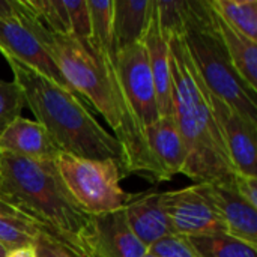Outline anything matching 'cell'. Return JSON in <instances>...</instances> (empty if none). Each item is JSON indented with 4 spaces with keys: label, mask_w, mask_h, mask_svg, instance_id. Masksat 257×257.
I'll return each instance as SVG.
<instances>
[{
    "label": "cell",
    "mask_w": 257,
    "mask_h": 257,
    "mask_svg": "<svg viewBox=\"0 0 257 257\" xmlns=\"http://www.w3.org/2000/svg\"><path fill=\"white\" fill-rule=\"evenodd\" d=\"M166 35L175 119L187 149L182 175L194 184H230L235 169L211 105L209 89L193 62L182 38V29Z\"/></svg>",
    "instance_id": "6da1fadb"
},
{
    "label": "cell",
    "mask_w": 257,
    "mask_h": 257,
    "mask_svg": "<svg viewBox=\"0 0 257 257\" xmlns=\"http://www.w3.org/2000/svg\"><path fill=\"white\" fill-rule=\"evenodd\" d=\"M5 60L12 69L14 83L23 92L24 105L63 154L89 160H113L122 169L123 154L119 142L98 123L80 98L23 63L14 59Z\"/></svg>",
    "instance_id": "7a4b0ae2"
},
{
    "label": "cell",
    "mask_w": 257,
    "mask_h": 257,
    "mask_svg": "<svg viewBox=\"0 0 257 257\" xmlns=\"http://www.w3.org/2000/svg\"><path fill=\"white\" fill-rule=\"evenodd\" d=\"M0 197L81 257L80 235L92 215L72 199L54 161L2 155Z\"/></svg>",
    "instance_id": "3957f363"
},
{
    "label": "cell",
    "mask_w": 257,
    "mask_h": 257,
    "mask_svg": "<svg viewBox=\"0 0 257 257\" xmlns=\"http://www.w3.org/2000/svg\"><path fill=\"white\" fill-rule=\"evenodd\" d=\"M17 18L39 41L57 65L65 81L75 96H83L113 130L119 142L122 136L120 114L113 96L108 74L101 57L87 39H80L72 33H56L45 29L23 5L15 0Z\"/></svg>",
    "instance_id": "277c9868"
},
{
    "label": "cell",
    "mask_w": 257,
    "mask_h": 257,
    "mask_svg": "<svg viewBox=\"0 0 257 257\" xmlns=\"http://www.w3.org/2000/svg\"><path fill=\"white\" fill-rule=\"evenodd\" d=\"M182 38L206 87L257 122L256 92L250 90L235 72L218 35L209 0L182 2Z\"/></svg>",
    "instance_id": "5b68a950"
},
{
    "label": "cell",
    "mask_w": 257,
    "mask_h": 257,
    "mask_svg": "<svg viewBox=\"0 0 257 257\" xmlns=\"http://www.w3.org/2000/svg\"><path fill=\"white\" fill-rule=\"evenodd\" d=\"M54 163L72 199L92 217L119 211L133 197L120 188V167L113 160L60 154Z\"/></svg>",
    "instance_id": "8992f818"
},
{
    "label": "cell",
    "mask_w": 257,
    "mask_h": 257,
    "mask_svg": "<svg viewBox=\"0 0 257 257\" xmlns=\"http://www.w3.org/2000/svg\"><path fill=\"white\" fill-rule=\"evenodd\" d=\"M81 257H143L148 247L131 232L123 208L95 215L80 235Z\"/></svg>",
    "instance_id": "52a82bcc"
},
{
    "label": "cell",
    "mask_w": 257,
    "mask_h": 257,
    "mask_svg": "<svg viewBox=\"0 0 257 257\" xmlns=\"http://www.w3.org/2000/svg\"><path fill=\"white\" fill-rule=\"evenodd\" d=\"M161 206L175 235L190 238L226 233L215 209L200 194L196 184L161 193Z\"/></svg>",
    "instance_id": "ba28073f"
},
{
    "label": "cell",
    "mask_w": 257,
    "mask_h": 257,
    "mask_svg": "<svg viewBox=\"0 0 257 257\" xmlns=\"http://www.w3.org/2000/svg\"><path fill=\"white\" fill-rule=\"evenodd\" d=\"M209 99L235 172L257 178V122L217 98L211 90Z\"/></svg>",
    "instance_id": "9c48e42d"
},
{
    "label": "cell",
    "mask_w": 257,
    "mask_h": 257,
    "mask_svg": "<svg viewBox=\"0 0 257 257\" xmlns=\"http://www.w3.org/2000/svg\"><path fill=\"white\" fill-rule=\"evenodd\" d=\"M0 53L5 59H14L29 66L74 95L51 56L17 17L0 20Z\"/></svg>",
    "instance_id": "30bf717a"
},
{
    "label": "cell",
    "mask_w": 257,
    "mask_h": 257,
    "mask_svg": "<svg viewBox=\"0 0 257 257\" xmlns=\"http://www.w3.org/2000/svg\"><path fill=\"white\" fill-rule=\"evenodd\" d=\"M200 194L220 217L227 235L257 248V211L230 184H196Z\"/></svg>",
    "instance_id": "8fae6325"
},
{
    "label": "cell",
    "mask_w": 257,
    "mask_h": 257,
    "mask_svg": "<svg viewBox=\"0 0 257 257\" xmlns=\"http://www.w3.org/2000/svg\"><path fill=\"white\" fill-rule=\"evenodd\" d=\"M145 47L149 69L152 74L160 117L175 116L173 98H172V75H170V57H169V39L164 33L155 0H152V9L146 30L142 38Z\"/></svg>",
    "instance_id": "7c38bea8"
},
{
    "label": "cell",
    "mask_w": 257,
    "mask_h": 257,
    "mask_svg": "<svg viewBox=\"0 0 257 257\" xmlns=\"http://www.w3.org/2000/svg\"><path fill=\"white\" fill-rule=\"evenodd\" d=\"M0 154L33 161H56L63 152L41 123L18 117L0 133Z\"/></svg>",
    "instance_id": "4fadbf2b"
},
{
    "label": "cell",
    "mask_w": 257,
    "mask_h": 257,
    "mask_svg": "<svg viewBox=\"0 0 257 257\" xmlns=\"http://www.w3.org/2000/svg\"><path fill=\"white\" fill-rule=\"evenodd\" d=\"M145 137L161 182H169L175 175L182 173L187 163V149L175 116L160 117L146 130Z\"/></svg>",
    "instance_id": "5bb4252c"
},
{
    "label": "cell",
    "mask_w": 257,
    "mask_h": 257,
    "mask_svg": "<svg viewBox=\"0 0 257 257\" xmlns=\"http://www.w3.org/2000/svg\"><path fill=\"white\" fill-rule=\"evenodd\" d=\"M131 232L149 248L161 238L172 235L166 212L161 206V193L148 191L133 196L123 208Z\"/></svg>",
    "instance_id": "9a60e30c"
},
{
    "label": "cell",
    "mask_w": 257,
    "mask_h": 257,
    "mask_svg": "<svg viewBox=\"0 0 257 257\" xmlns=\"http://www.w3.org/2000/svg\"><path fill=\"white\" fill-rule=\"evenodd\" d=\"M214 18L218 35L235 72L250 90L257 92V42L232 29L218 17L215 11Z\"/></svg>",
    "instance_id": "2e32d148"
},
{
    "label": "cell",
    "mask_w": 257,
    "mask_h": 257,
    "mask_svg": "<svg viewBox=\"0 0 257 257\" xmlns=\"http://www.w3.org/2000/svg\"><path fill=\"white\" fill-rule=\"evenodd\" d=\"M152 0H113V32L116 51L142 41Z\"/></svg>",
    "instance_id": "e0dca14e"
},
{
    "label": "cell",
    "mask_w": 257,
    "mask_h": 257,
    "mask_svg": "<svg viewBox=\"0 0 257 257\" xmlns=\"http://www.w3.org/2000/svg\"><path fill=\"white\" fill-rule=\"evenodd\" d=\"M92 32L87 39L99 56H116L113 32V0H87Z\"/></svg>",
    "instance_id": "ac0fdd59"
},
{
    "label": "cell",
    "mask_w": 257,
    "mask_h": 257,
    "mask_svg": "<svg viewBox=\"0 0 257 257\" xmlns=\"http://www.w3.org/2000/svg\"><path fill=\"white\" fill-rule=\"evenodd\" d=\"M209 3L224 23L257 42V0H209Z\"/></svg>",
    "instance_id": "d6986e66"
},
{
    "label": "cell",
    "mask_w": 257,
    "mask_h": 257,
    "mask_svg": "<svg viewBox=\"0 0 257 257\" xmlns=\"http://www.w3.org/2000/svg\"><path fill=\"white\" fill-rule=\"evenodd\" d=\"M197 257H257V248L227 233L187 238Z\"/></svg>",
    "instance_id": "ffe728a7"
},
{
    "label": "cell",
    "mask_w": 257,
    "mask_h": 257,
    "mask_svg": "<svg viewBox=\"0 0 257 257\" xmlns=\"http://www.w3.org/2000/svg\"><path fill=\"white\" fill-rule=\"evenodd\" d=\"M23 5L45 29L56 33H71L63 0H23Z\"/></svg>",
    "instance_id": "44dd1931"
},
{
    "label": "cell",
    "mask_w": 257,
    "mask_h": 257,
    "mask_svg": "<svg viewBox=\"0 0 257 257\" xmlns=\"http://www.w3.org/2000/svg\"><path fill=\"white\" fill-rule=\"evenodd\" d=\"M38 226L29 220L0 215V245L11 251L20 247L33 245Z\"/></svg>",
    "instance_id": "7402d4cb"
},
{
    "label": "cell",
    "mask_w": 257,
    "mask_h": 257,
    "mask_svg": "<svg viewBox=\"0 0 257 257\" xmlns=\"http://www.w3.org/2000/svg\"><path fill=\"white\" fill-rule=\"evenodd\" d=\"M24 96L14 81L0 80V133L15 119L21 117Z\"/></svg>",
    "instance_id": "603a6c76"
},
{
    "label": "cell",
    "mask_w": 257,
    "mask_h": 257,
    "mask_svg": "<svg viewBox=\"0 0 257 257\" xmlns=\"http://www.w3.org/2000/svg\"><path fill=\"white\" fill-rule=\"evenodd\" d=\"M63 5L68 12L71 33L80 39H89L92 32V23L87 0H63Z\"/></svg>",
    "instance_id": "cb8c5ba5"
},
{
    "label": "cell",
    "mask_w": 257,
    "mask_h": 257,
    "mask_svg": "<svg viewBox=\"0 0 257 257\" xmlns=\"http://www.w3.org/2000/svg\"><path fill=\"white\" fill-rule=\"evenodd\" d=\"M148 251L155 257H197L188 239L179 235H167L152 244Z\"/></svg>",
    "instance_id": "d4e9b609"
},
{
    "label": "cell",
    "mask_w": 257,
    "mask_h": 257,
    "mask_svg": "<svg viewBox=\"0 0 257 257\" xmlns=\"http://www.w3.org/2000/svg\"><path fill=\"white\" fill-rule=\"evenodd\" d=\"M38 257H77L68 247L53 238L45 229L38 226L36 239L33 242Z\"/></svg>",
    "instance_id": "484cf974"
},
{
    "label": "cell",
    "mask_w": 257,
    "mask_h": 257,
    "mask_svg": "<svg viewBox=\"0 0 257 257\" xmlns=\"http://www.w3.org/2000/svg\"><path fill=\"white\" fill-rule=\"evenodd\" d=\"M232 185L235 188V191L239 194V197H242L248 205H251L253 208L257 206V178L253 176H247L242 173H236L233 175L232 179Z\"/></svg>",
    "instance_id": "4316f807"
},
{
    "label": "cell",
    "mask_w": 257,
    "mask_h": 257,
    "mask_svg": "<svg viewBox=\"0 0 257 257\" xmlns=\"http://www.w3.org/2000/svg\"><path fill=\"white\" fill-rule=\"evenodd\" d=\"M17 6L15 0H0V20L15 18Z\"/></svg>",
    "instance_id": "83f0119b"
},
{
    "label": "cell",
    "mask_w": 257,
    "mask_h": 257,
    "mask_svg": "<svg viewBox=\"0 0 257 257\" xmlns=\"http://www.w3.org/2000/svg\"><path fill=\"white\" fill-rule=\"evenodd\" d=\"M0 215H8V217H17V218H23V220H29L24 214H21L15 206H12L8 200L0 197ZM30 221V220H29Z\"/></svg>",
    "instance_id": "f1b7e54d"
},
{
    "label": "cell",
    "mask_w": 257,
    "mask_h": 257,
    "mask_svg": "<svg viewBox=\"0 0 257 257\" xmlns=\"http://www.w3.org/2000/svg\"><path fill=\"white\" fill-rule=\"evenodd\" d=\"M5 257H38L36 256V250L33 245H27V247H20L15 250H11L6 253Z\"/></svg>",
    "instance_id": "f546056e"
},
{
    "label": "cell",
    "mask_w": 257,
    "mask_h": 257,
    "mask_svg": "<svg viewBox=\"0 0 257 257\" xmlns=\"http://www.w3.org/2000/svg\"><path fill=\"white\" fill-rule=\"evenodd\" d=\"M6 253H8V250H5V248L0 245V257H5L6 256Z\"/></svg>",
    "instance_id": "4dcf8cb0"
},
{
    "label": "cell",
    "mask_w": 257,
    "mask_h": 257,
    "mask_svg": "<svg viewBox=\"0 0 257 257\" xmlns=\"http://www.w3.org/2000/svg\"><path fill=\"white\" fill-rule=\"evenodd\" d=\"M143 257H155V256H154V254H151V253L148 251V253H146V254H145V256H143Z\"/></svg>",
    "instance_id": "1f68e13d"
},
{
    "label": "cell",
    "mask_w": 257,
    "mask_h": 257,
    "mask_svg": "<svg viewBox=\"0 0 257 257\" xmlns=\"http://www.w3.org/2000/svg\"><path fill=\"white\" fill-rule=\"evenodd\" d=\"M0 161H2V154H0Z\"/></svg>",
    "instance_id": "d6a6232c"
}]
</instances>
